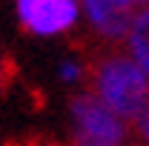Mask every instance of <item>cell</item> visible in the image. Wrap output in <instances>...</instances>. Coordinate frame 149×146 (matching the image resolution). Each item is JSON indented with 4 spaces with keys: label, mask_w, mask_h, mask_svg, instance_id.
<instances>
[{
    "label": "cell",
    "mask_w": 149,
    "mask_h": 146,
    "mask_svg": "<svg viewBox=\"0 0 149 146\" xmlns=\"http://www.w3.org/2000/svg\"><path fill=\"white\" fill-rule=\"evenodd\" d=\"M92 95L126 123H135L149 106L146 72L123 55H106L92 72Z\"/></svg>",
    "instance_id": "6da1fadb"
},
{
    "label": "cell",
    "mask_w": 149,
    "mask_h": 146,
    "mask_svg": "<svg viewBox=\"0 0 149 146\" xmlns=\"http://www.w3.org/2000/svg\"><path fill=\"white\" fill-rule=\"evenodd\" d=\"M74 146H123L129 138V123L106 109L92 92L77 95L69 106Z\"/></svg>",
    "instance_id": "7a4b0ae2"
},
{
    "label": "cell",
    "mask_w": 149,
    "mask_h": 146,
    "mask_svg": "<svg viewBox=\"0 0 149 146\" xmlns=\"http://www.w3.org/2000/svg\"><path fill=\"white\" fill-rule=\"evenodd\" d=\"M80 6L83 20L95 35L103 40H123L135 12L149 6V0H80Z\"/></svg>",
    "instance_id": "3957f363"
},
{
    "label": "cell",
    "mask_w": 149,
    "mask_h": 146,
    "mask_svg": "<svg viewBox=\"0 0 149 146\" xmlns=\"http://www.w3.org/2000/svg\"><path fill=\"white\" fill-rule=\"evenodd\" d=\"M83 17L80 0H40L26 15H20V23L35 37H60L72 32Z\"/></svg>",
    "instance_id": "277c9868"
},
{
    "label": "cell",
    "mask_w": 149,
    "mask_h": 146,
    "mask_svg": "<svg viewBox=\"0 0 149 146\" xmlns=\"http://www.w3.org/2000/svg\"><path fill=\"white\" fill-rule=\"evenodd\" d=\"M123 43H126V55H129L149 77V6H143V9L135 12Z\"/></svg>",
    "instance_id": "5b68a950"
},
{
    "label": "cell",
    "mask_w": 149,
    "mask_h": 146,
    "mask_svg": "<svg viewBox=\"0 0 149 146\" xmlns=\"http://www.w3.org/2000/svg\"><path fill=\"white\" fill-rule=\"evenodd\" d=\"M57 77H60L63 86H77L86 77V66L80 60H74V57H66V60L57 63Z\"/></svg>",
    "instance_id": "8992f818"
},
{
    "label": "cell",
    "mask_w": 149,
    "mask_h": 146,
    "mask_svg": "<svg viewBox=\"0 0 149 146\" xmlns=\"http://www.w3.org/2000/svg\"><path fill=\"white\" fill-rule=\"evenodd\" d=\"M135 126V135H138V140H141V146H149V106L143 109V115L132 123Z\"/></svg>",
    "instance_id": "52a82bcc"
},
{
    "label": "cell",
    "mask_w": 149,
    "mask_h": 146,
    "mask_svg": "<svg viewBox=\"0 0 149 146\" xmlns=\"http://www.w3.org/2000/svg\"><path fill=\"white\" fill-rule=\"evenodd\" d=\"M37 3H40V0H15V9H17V17H20V15H26V12H29L32 6H37Z\"/></svg>",
    "instance_id": "ba28073f"
},
{
    "label": "cell",
    "mask_w": 149,
    "mask_h": 146,
    "mask_svg": "<svg viewBox=\"0 0 149 146\" xmlns=\"http://www.w3.org/2000/svg\"><path fill=\"white\" fill-rule=\"evenodd\" d=\"M3 77H6V66H3V60H0V83H3Z\"/></svg>",
    "instance_id": "9c48e42d"
}]
</instances>
